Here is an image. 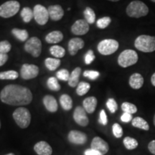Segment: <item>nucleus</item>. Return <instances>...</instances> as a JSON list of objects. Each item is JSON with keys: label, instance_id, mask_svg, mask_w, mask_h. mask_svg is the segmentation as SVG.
I'll list each match as a JSON object with an SVG mask.
<instances>
[{"label": "nucleus", "instance_id": "1", "mask_svg": "<svg viewBox=\"0 0 155 155\" xmlns=\"http://www.w3.org/2000/svg\"><path fill=\"white\" fill-rule=\"evenodd\" d=\"M0 99L4 104L11 106H25L32 101L30 90L19 85L6 86L0 93Z\"/></svg>", "mask_w": 155, "mask_h": 155}, {"label": "nucleus", "instance_id": "2", "mask_svg": "<svg viewBox=\"0 0 155 155\" xmlns=\"http://www.w3.org/2000/svg\"><path fill=\"white\" fill-rule=\"evenodd\" d=\"M134 46L137 50L143 53H152L155 51V36H139L135 40Z\"/></svg>", "mask_w": 155, "mask_h": 155}, {"label": "nucleus", "instance_id": "3", "mask_svg": "<svg viewBox=\"0 0 155 155\" xmlns=\"http://www.w3.org/2000/svg\"><path fill=\"white\" fill-rule=\"evenodd\" d=\"M127 14L129 17L133 18H140L148 15L149 8L144 2L141 1H133L127 6Z\"/></svg>", "mask_w": 155, "mask_h": 155}, {"label": "nucleus", "instance_id": "4", "mask_svg": "<svg viewBox=\"0 0 155 155\" xmlns=\"http://www.w3.org/2000/svg\"><path fill=\"white\" fill-rule=\"evenodd\" d=\"M13 119L17 124L22 129H26L30 124L31 114L28 108L19 107L13 113Z\"/></svg>", "mask_w": 155, "mask_h": 155}, {"label": "nucleus", "instance_id": "5", "mask_svg": "<svg viewBox=\"0 0 155 155\" xmlns=\"http://www.w3.org/2000/svg\"><path fill=\"white\" fill-rule=\"evenodd\" d=\"M139 60L138 54L133 50H124L118 58V64L122 68H128L134 65Z\"/></svg>", "mask_w": 155, "mask_h": 155}, {"label": "nucleus", "instance_id": "6", "mask_svg": "<svg viewBox=\"0 0 155 155\" xmlns=\"http://www.w3.org/2000/svg\"><path fill=\"white\" fill-rule=\"evenodd\" d=\"M20 9L19 2L10 0L0 5V17L3 18H9L15 16Z\"/></svg>", "mask_w": 155, "mask_h": 155}, {"label": "nucleus", "instance_id": "7", "mask_svg": "<svg viewBox=\"0 0 155 155\" xmlns=\"http://www.w3.org/2000/svg\"><path fill=\"white\" fill-rule=\"evenodd\" d=\"M119 42L114 39H106L101 41L98 45V51L103 55H109L119 49Z\"/></svg>", "mask_w": 155, "mask_h": 155}, {"label": "nucleus", "instance_id": "8", "mask_svg": "<svg viewBox=\"0 0 155 155\" xmlns=\"http://www.w3.org/2000/svg\"><path fill=\"white\" fill-rule=\"evenodd\" d=\"M25 50L32 55V57H39L42 52L41 40L37 37H32L30 38L25 44Z\"/></svg>", "mask_w": 155, "mask_h": 155}, {"label": "nucleus", "instance_id": "9", "mask_svg": "<svg viewBox=\"0 0 155 155\" xmlns=\"http://www.w3.org/2000/svg\"><path fill=\"white\" fill-rule=\"evenodd\" d=\"M33 14L35 20L40 25H45L50 17L48 9L41 5H37L35 6Z\"/></svg>", "mask_w": 155, "mask_h": 155}, {"label": "nucleus", "instance_id": "10", "mask_svg": "<svg viewBox=\"0 0 155 155\" xmlns=\"http://www.w3.org/2000/svg\"><path fill=\"white\" fill-rule=\"evenodd\" d=\"M21 77L25 80L35 78L39 74V68L35 65L24 64L20 69Z\"/></svg>", "mask_w": 155, "mask_h": 155}, {"label": "nucleus", "instance_id": "11", "mask_svg": "<svg viewBox=\"0 0 155 155\" xmlns=\"http://www.w3.org/2000/svg\"><path fill=\"white\" fill-rule=\"evenodd\" d=\"M73 119L81 127H86L89 123V119L87 116L86 110L82 106H78L75 108L73 113Z\"/></svg>", "mask_w": 155, "mask_h": 155}, {"label": "nucleus", "instance_id": "12", "mask_svg": "<svg viewBox=\"0 0 155 155\" xmlns=\"http://www.w3.org/2000/svg\"><path fill=\"white\" fill-rule=\"evenodd\" d=\"M89 31V24L84 19H78L71 27V32L75 35H84Z\"/></svg>", "mask_w": 155, "mask_h": 155}, {"label": "nucleus", "instance_id": "13", "mask_svg": "<svg viewBox=\"0 0 155 155\" xmlns=\"http://www.w3.org/2000/svg\"><path fill=\"white\" fill-rule=\"evenodd\" d=\"M91 147L93 150L98 151L102 154H106L109 150L108 143L99 137H96L93 139Z\"/></svg>", "mask_w": 155, "mask_h": 155}, {"label": "nucleus", "instance_id": "14", "mask_svg": "<svg viewBox=\"0 0 155 155\" xmlns=\"http://www.w3.org/2000/svg\"><path fill=\"white\" fill-rule=\"evenodd\" d=\"M68 140L75 144H84L87 141V136L81 131L73 130L68 134Z\"/></svg>", "mask_w": 155, "mask_h": 155}, {"label": "nucleus", "instance_id": "15", "mask_svg": "<svg viewBox=\"0 0 155 155\" xmlns=\"http://www.w3.org/2000/svg\"><path fill=\"white\" fill-rule=\"evenodd\" d=\"M84 41L81 38H74L68 42V52L71 55H75L79 50L84 47Z\"/></svg>", "mask_w": 155, "mask_h": 155}, {"label": "nucleus", "instance_id": "16", "mask_svg": "<svg viewBox=\"0 0 155 155\" xmlns=\"http://www.w3.org/2000/svg\"><path fill=\"white\" fill-rule=\"evenodd\" d=\"M50 18L53 21H59L63 18L64 10L61 5H50L48 8Z\"/></svg>", "mask_w": 155, "mask_h": 155}, {"label": "nucleus", "instance_id": "17", "mask_svg": "<svg viewBox=\"0 0 155 155\" xmlns=\"http://www.w3.org/2000/svg\"><path fill=\"white\" fill-rule=\"evenodd\" d=\"M34 150L38 155H51L53 152L52 147L46 141H39L35 145Z\"/></svg>", "mask_w": 155, "mask_h": 155}, {"label": "nucleus", "instance_id": "18", "mask_svg": "<svg viewBox=\"0 0 155 155\" xmlns=\"http://www.w3.org/2000/svg\"><path fill=\"white\" fill-rule=\"evenodd\" d=\"M144 81V78H143V76L140 73H133L130 76V78H129V83L131 88L137 90V89L141 88L143 86Z\"/></svg>", "mask_w": 155, "mask_h": 155}, {"label": "nucleus", "instance_id": "19", "mask_svg": "<svg viewBox=\"0 0 155 155\" xmlns=\"http://www.w3.org/2000/svg\"><path fill=\"white\" fill-rule=\"evenodd\" d=\"M43 104L48 111L54 113L58 111V106L57 101L53 96L47 95L43 98Z\"/></svg>", "mask_w": 155, "mask_h": 155}, {"label": "nucleus", "instance_id": "20", "mask_svg": "<svg viewBox=\"0 0 155 155\" xmlns=\"http://www.w3.org/2000/svg\"><path fill=\"white\" fill-rule=\"evenodd\" d=\"M97 99L96 97L90 96L85 98L83 102V105L84 109L88 114H93L96 110L97 106Z\"/></svg>", "mask_w": 155, "mask_h": 155}, {"label": "nucleus", "instance_id": "21", "mask_svg": "<svg viewBox=\"0 0 155 155\" xmlns=\"http://www.w3.org/2000/svg\"><path fill=\"white\" fill-rule=\"evenodd\" d=\"M63 39V35L61 31H53L48 33L45 37V40L48 43L56 44L61 42Z\"/></svg>", "mask_w": 155, "mask_h": 155}, {"label": "nucleus", "instance_id": "22", "mask_svg": "<svg viewBox=\"0 0 155 155\" xmlns=\"http://www.w3.org/2000/svg\"><path fill=\"white\" fill-rule=\"evenodd\" d=\"M81 73V68L79 67L75 68L72 71V73L70 75V78L68 79V85L71 87L78 86L79 83V78H80V75Z\"/></svg>", "mask_w": 155, "mask_h": 155}, {"label": "nucleus", "instance_id": "23", "mask_svg": "<svg viewBox=\"0 0 155 155\" xmlns=\"http://www.w3.org/2000/svg\"><path fill=\"white\" fill-rule=\"evenodd\" d=\"M131 124H132L133 127L144 131H148L150 129L149 124L143 118L141 117H136L134 119H133L132 121H131Z\"/></svg>", "mask_w": 155, "mask_h": 155}, {"label": "nucleus", "instance_id": "24", "mask_svg": "<svg viewBox=\"0 0 155 155\" xmlns=\"http://www.w3.org/2000/svg\"><path fill=\"white\" fill-rule=\"evenodd\" d=\"M60 103L62 108L65 111H69L73 107V100L68 94H63L60 97Z\"/></svg>", "mask_w": 155, "mask_h": 155}, {"label": "nucleus", "instance_id": "25", "mask_svg": "<svg viewBox=\"0 0 155 155\" xmlns=\"http://www.w3.org/2000/svg\"><path fill=\"white\" fill-rule=\"evenodd\" d=\"M45 65L50 71H55L61 65V61L58 58H48L45 61Z\"/></svg>", "mask_w": 155, "mask_h": 155}, {"label": "nucleus", "instance_id": "26", "mask_svg": "<svg viewBox=\"0 0 155 155\" xmlns=\"http://www.w3.org/2000/svg\"><path fill=\"white\" fill-rule=\"evenodd\" d=\"M12 33L15 38L22 42H25L28 40L29 34L26 30H20V29L14 28L12 30Z\"/></svg>", "mask_w": 155, "mask_h": 155}, {"label": "nucleus", "instance_id": "27", "mask_svg": "<svg viewBox=\"0 0 155 155\" xmlns=\"http://www.w3.org/2000/svg\"><path fill=\"white\" fill-rule=\"evenodd\" d=\"M50 53L56 58H63L65 55V50L59 45H53L50 48Z\"/></svg>", "mask_w": 155, "mask_h": 155}, {"label": "nucleus", "instance_id": "28", "mask_svg": "<svg viewBox=\"0 0 155 155\" xmlns=\"http://www.w3.org/2000/svg\"><path fill=\"white\" fill-rule=\"evenodd\" d=\"M20 15L21 17H22L23 21H24L25 23H28L30 22L34 17L33 10L31 9L30 7H24V8L22 9V11H21Z\"/></svg>", "mask_w": 155, "mask_h": 155}, {"label": "nucleus", "instance_id": "29", "mask_svg": "<svg viewBox=\"0 0 155 155\" xmlns=\"http://www.w3.org/2000/svg\"><path fill=\"white\" fill-rule=\"evenodd\" d=\"M19 77V73L15 71L0 72V80H15Z\"/></svg>", "mask_w": 155, "mask_h": 155}, {"label": "nucleus", "instance_id": "30", "mask_svg": "<svg viewBox=\"0 0 155 155\" xmlns=\"http://www.w3.org/2000/svg\"><path fill=\"white\" fill-rule=\"evenodd\" d=\"M83 15H84L85 19H86L85 20L88 24H94L96 21V14L91 7H86L83 12Z\"/></svg>", "mask_w": 155, "mask_h": 155}, {"label": "nucleus", "instance_id": "31", "mask_svg": "<svg viewBox=\"0 0 155 155\" xmlns=\"http://www.w3.org/2000/svg\"><path fill=\"white\" fill-rule=\"evenodd\" d=\"M91 88V85L88 83L86 82H80L78 83L76 89V93L78 96H84L85 94H86L88 92V91Z\"/></svg>", "mask_w": 155, "mask_h": 155}, {"label": "nucleus", "instance_id": "32", "mask_svg": "<svg viewBox=\"0 0 155 155\" xmlns=\"http://www.w3.org/2000/svg\"><path fill=\"white\" fill-rule=\"evenodd\" d=\"M124 145L126 148L129 150H133L138 147L139 143L138 141L136 140L135 139L131 138L130 137H125L123 141Z\"/></svg>", "mask_w": 155, "mask_h": 155}, {"label": "nucleus", "instance_id": "33", "mask_svg": "<svg viewBox=\"0 0 155 155\" xmlns=\"http://www.w3.org/2000/svg\"><path fill=\"white\" fill-rule=\"evenodd\" d=\"M121 109L124 113H128L130 114H135L137 111V108L134 104H131L129 102H124L122 104Z\"/></svg>", "mask_w": 155, "mask_h": 155}, {"label": "nucleus", "instance_id": "34", "mask_svg": "<svg viewBox=\"0 0 155 155\" xmlns=\"http://www.w3.org/2000/svg\"><path fill=\"white\" fill-rule=\"evenodd\" d=\"M47 84L48 88L54 91H58L61 89V86H60L57 78H55V77L49 78L47 81Z\"/></svg>", "mask_w": 155, "mask_h": 155}, {"label": "nucleus", "instance_id": "35", "mask_svg": "<svg viewBox=\"0 0 155 155\" xmlns=\"http://www.w3.org/2000/svg\"><path fill=\"white\" fill-rule=\"evenodd\" d=\"M111 22V19L109 17H104L97 20L96 25L98 28L105 29L110 25Z\"/></svg>", "mask_w": 155, "mask_h": 155}, {"label": "nucleus", "instance_id": "36", "mask_svg": "<svg viewBox=\"0 0 155 155\" xmlns=\"http://www.w3.org/2000/svg\"><path fill=\"white\" fill-rule=\"evenodd\" d=\"M70 73L69 71L66 69H62L61 71H58L56 73V77L60 80L63 81H68L70 78Z\"/></svg>", "mask_w": 155, "mask_h": 155}, {"label": "nucleus", "instance_id": "37", "mask_svg": "<svg viewBox=\"0 0 155 155\" xmlns=\"http://www.w3.org/2000/svg\"><path fill=\"white\" fill-rule=\"evenodd\" d=\"M12 46L7 40H3L0 42V53L7 54L11 50Z\"/></svg>", "mask_w": 155, "mask_h": 155}, {"label": "nucleus", "instance_id": "38", "mask_svg": "<svg viewBox=\"0 0 155 155\" xmlns=\"http://www.w3.org/2000/svg\"><path fill=\"white\" fill-rule=\"evenodd\" d=\"M106 106H107L110 112L112 114L115 113L118 109L117 103L114 98H108L107 102H106Z\"/></svg>", "mask_w": 155, "mask_h": 155}, {"label": "nucleus", "instance_id": "39", "mask_svg": "<svg viewBox=\"0 0 155 155\" xmlns=\"http://www.w3.org/2000/svg\"><path fill=\"white\" fill-rule=\"evenodd\" d=\"M112 131H113L114 137H116V138H121L122 135H123V129H122V127L117 123L114 124L113 125V127H112Z\"/></svg>", "mask_w": 155, "mask_h": 155}, {"label": "nucleus", "instance_id": "40", "mask_svg": "<svg viewBox=\"0 0 155 155\" xmlns=\"http://www.w3.org/2000/svg\"><path fill=\"white\" fill-rule=\"evenodd\" d=\"M99 72L95 71H85L83 73V76L88 78L91 80H96L99 77Z\"/></svg>", "mask_w": 155, "mask_h": 155}, {"label": "nucleus", "instance_id": "41", "mask_svg": "<svg viewBox=\"0 0 155 155\" xmlns=\"http://www.w3.org/2000/svg\"><path fill=\"white\" fill-rule=\"evenodd\" d=\"M95 58H96V57H95L94 51L91 50H89L87 52L86 55H85V63H86V65H90L94 61Z\"/></svg>", "mask_w": 155, "mask_h": 155}, {"label": "nucleus", "instance_id": "42", "mask_svg": "<svg viewBox=\"0 0 155 155\" xmlns=\"http://www.w3.org/2000/svg\"><path fill=\"white\" fill-rule=\"evenodd\" d=\"M100 124H101L102 125L106 126L108 123V119L107 116H106V114L105 111L104 109L101 110L100 112V116H99V120H98Z\"/></svg>", "mask_w": 155, "mask_h": 155}, {"label": "nucleus", "instance_id": "43", "mask_svg": "<svg viewBox=\"0 0 155 155\" xmlns=\"http://www.w3.org/2000/svg\"><path fill=\"white\" fill-rule=\"evenodd\" d=\"M132 114H128V113H124L121 116V121L125 122V123H128V122L131 121L132 120Z\"/></svg>", "mask_w": 155, "mask_h": 155}, {"label": "nucleus", "instance_id": "44", "mask_svg": "<svg viewBox=\"0 0 155 155\" xmlns=\"http://www.w3.org/2000/svg\"><path fill=\"white\" fill-rule=\"evenodd\" d=\"M8 55L7 54L0 53V66H2L7 63V60H8Z\"/></svg>", "mask_w": 155, "mask_h": 155}, {"label": "nucleus", "instance_id": "45", "mask_svg": "<svg viewBox=\"0 0 155 155\" xmlns=\"http://www.w3.org/2000/svg\"><path fill=\"white\" fill-rule=\"evenodd\" d=\"M84 154L85 155H104L102 154L101 153L98 152V151L93 150V149H88V150L85 151Z\"/></svg>", "mask_w": 155, "mask_h": 155}, {"label": "nucleus", "instance_id": "46", "mask_svg": "<svg viewBox=\"0 0 155 155\" xmlns=\"http://www.w3.org/2000/svg\"><path fill=\"white\" fill-rule=\"evenodd\" d=\"M149 151L152 153V154L155 155V140L151 141L148 144Z\"/></svg>", "mask_w": 155, "mask_h": 155}, {"label": "nucleus", "instance_id": "47", "mask_svg": "<svg viewBox=\"0 0 155 155\" xmlns=\"http://www.w3.org/2000/svg\"><path fill=\"white\" fill-rule=\"evenodd\" d=\"M151 83H152V86H154L155 87V73L152 75V77H151Z\"/></svg>", "mask_w": 155, "mask_h": 155}, {"label": "nucleus", "instance_id": "48", "mask_svg": "<svg viewBox=\"0 0 155 155\" xmlns=\"http://www.w3.org/2000/svg\"><path fill=\"white\" fill-rule=\"evenodd\" d=\"M108 1H111V2H119V0H108Z\"/></svg>", "mask_w": 155, "mask_h": 155}, {"label": "nucleus", "instance_id": "49", "mask_svg": "<svg viewBox=\"0 0 155 155\" xmlns=\"http://www.w3.org/2000/svg\"><path fill=\"white\" fill-rule=\"evenodd\" d=\"M6 155H15V154H12V153H9V154H6Z\"/></svg>", "mask_w": 155, "mask_h": 155}, {"label": "nucleus", "instance_id": "50", "mask_svg": "<svg viewBox=\"0 0 155 155\" xmlns=\"http://www.w3.org/2000/svg\"><path fill=\"white\" fill-rule=\"evenodd\" d=\"M154 124L155 126V114H154Z\"/></svg>", "mask_w": 155, "mask_h": 155}, {"label": "nucleus", "instance_id": "51", "mask_svg": "<svg viewBox=\"0 0 155 155\" xmlns=\"http://www.w3.org/2000/svg\"><path fill=\"white\" fill-rule=\"evenodd\" d=\"M151 1L153 2H155V0H151Z\"/></svg>", "mask_w": 155, "mask_h": 155}, {"label": "nucleus", "instance_id": "52", "mask_svg": "<svg viewBox=\"0 0 155 155\" xmlns=\"http://www.w3.org/2000/svg\"><path fill=\"white\" fill-rule=\"evenodd\" d=\"M0 128H1V121H0Z\"/></svg>", "mask_w": 155, "mask_h": 155}]
</instances>
